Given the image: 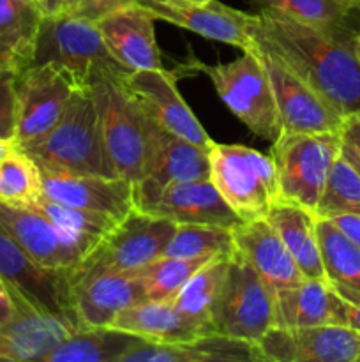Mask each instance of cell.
Returning a JSON list of instances; mask_svg holds the SVG:
<instances>
[{
  "mask_svg": "<svg viewBox=\"0 0 360 362\" xmlns=\"http://www.w3.org/2000/svg\"><path fill=\"white\" fill-rule=\"evenodd\" d=\"M256 48L284 64L342 120L360 113V59L352 45L272 13L254 14Z\"/></svg>",
  "mask_w": 360,
  "mask_h": 362,
  "instance_id": "obj_1",
  "label": "cell"
},
{
  "mask_svg": "<svg viewBox=\"0 0 360 362\" xmlns=\"http://www.w3.org/2000/svg\"><path fill=\"white\" fill-rule=\"evenodd\" d=\"M23 148L39 168L119 177L104 140L90 87L76 88L56 126Z\"/></svg>",
  "mask_w": 360,
  "mask_h": 362,
  "instance_id": "obj_2",
  "label": "cell"
},
{
  "mask_svg": "<svg viewBox=\"0 0 360 362\" xmlns=\"http://www.w3.org/2000/svg\"><path fill=\"white\" fill-rule=\"evenodd\" d=\"M126 73V69L99 71L88 87L116 175L136 184L147 170L150 119L124 83Z\"/></svg>",
  "mask_w": 360,
  "mask_h": 362,
  "instance_id": "obj_3",
  "label": "cell"
},
{
  "mask_svg": "<svg viewBox=\"0 0 360 362\" xmlns=\"http://www.w3.org/2000/svg\"><path fill=\"white\" fill-rule=\"evenodd\" d=\"M341 131L279 134L270 148L279 202L300 205L316 214L328 173L341 154Z\"/></svg>",
  "mask_w": 360,
  "mask_h": 362,
  "instance_id": "obj_4",
  "label": "cell"
},
{
  "mask_svg": "<svg viewBox=\"0 0 360 362\" xmlns=\"http://www.w3.org/2000/svg\"><path fill=\"white\" fill-rule=\"evenodd\" d=\"M208 163V179L242 221L265 218L279 202L277 177L270 156L246 145L212 141Z\"/></svg>",
  "mask_w": 360,
  "mask_h": 362,
  "instance_id": "obj_5",
  "label": "cell"
},
{
  "mask_svg": "<svg viewBox=\"0 0 360 362\" xmlns=\"http://www.w3.org/2000/svg\"><path fill=\"white\" fill-rule=\"evenodd\" d=\"M53 66L76 87H88L99 71L122 69L109 55L94 21L56 13L42 18L30 66Z\"/></svg>",
  "mask_w": 360,
  "mask_h": 362,
  "instance_id": "obj_6",
  "label": "cell"
},
{
  "mask_svg": "<svg viewBox=\"0 0 360 362\" xmlns=\"http://www.w3.org/2000/svg\"><path fill=\"white\" fill-rule=\"evenodd\" d=\"M196 64V69L212 81L221 101L251 133L268 141L281 134L274 92L258 48L244 52L228 64Z\"/></svg>",
  "mask_w": 360,
  "mask_h": 362,
  "instance_id": "obj_7",
  "label": "cell"
},
{
  "mask_svg": "<svg viewBox=\"0 0 360 362\" xmlns=\"http://www.w3.org/2000/svg\"><path fill=\"white\" fill-rule=\"evenodd\" d=\"M176 230L172 219L133 209L71 269V279L94 272H136L164 255Z\"/></svg>",
  "mask_w": 360,
  "mask_h": 362,
  "instance_id": "obj_8",
  "label": "cell"
},
{
  "mask_svg": "<svg viewBox=\"0 0 360 362\" xmlns=\"http://www.w3.org/2000/svg\"><path fill=\"white\" fill-rule=\"evenodd\" d=\"M274 299L275 290L235 250L212 308L214 332L258 343L268 329L274 327Z\"/></svg>",
  "mask_w": 360,
  "mask_h": 362,
  "instance_id": "obj_9",
  "label": "cell"
},
{
  "mask_svg": "<svg viewBox=\"0 0 360 362\" xmlns=\"http://www.w3.org/2000/svg\"><path fill=\"white\" fill-rule=\"evenodd\" d=\"M0 278L35 310L67 317L81 327L73 304L71 269L41 267L0 225Z\"/></svg>",
  "mask_w": 360,
  "mask_h": 362,
  "instance_id": "obj_10",
  "label": "cell"
},
{
  "mask_svg": "<svg viewBox=\"0 0 360 362\" xmlns=\"http://www.w3.org/2000/svg\"><path fill=\"white\" fill-rule=\"evenodd\" d=\"M76 85L53 66H28L16 74V147L34 144L64 115Z\"/></svg>",
  "mask_w": 360,
  "mask_h": 362,
  "instance_id": "obj_11",
  "label": "cell"
},
{
  "mask_svg": "<svg viewBox=\"0 0 360 362\" xmlns=\"http://www.w3.org/2000/svg\"><path fill=\"white\" fill-rule=\"evenodd\" d=\"M0 225L14 237L35 264L46 269H73L97 243L71 233L28 205L0 202Z\"/></svg>",
  "mask_w": 360,
  "mask_h": 362,
  "instance_id": "obj_12",
  "label": "cell"
},
{
  "mask_svg": "<svg viewBox=\"0 0 360 362\" xmlns=\"http://www.w3.org/2000/svg\"><path fill=\"white\" fill-rule=\"evenodd\" d=\"M256 345L272 362H360V332L337 324L270 327Z\"/></svg>",
  "mask_w": 360,
  "mask_h": 362,
  "instance_id": "obj_13",
  "label": "cell"
},
{
  "mask_svg": "<svg viewBox=\"0 0 360 362\" xmlns=\"http://www.w3.org/2000/svg\"><path fill=\"white\" fill-rule=\"evenodd\" d=\"M154 13L157 20L194 32L205 39L226 42L242 52L256 49L251 25L254 14L242 13L219 0H136Z\"/></svg>",
  "mask_w": 360,
  "mask_h": 362,
  "instance_id": "obj_14",
  "label": "cell"
},
{
  "mask_svg": "<svg viewBox=\"0 0 360 362\" xmlns=\"http://www.w3.org/2000/svg\"><path fill=\"white\" fill-rule=\"evenodd\" d=\"M150 119V117H148ZM210 177L208 151L169 133L150 119L148 158L145 177L134 186V205L173 182H187Z\"/></svg>",
  "mask_w": 360,
  "mask_h": 362,
  "instance_id": "obj_15",
  "label": "cell"
},
{
  "mask_svg": "<svg viewBox=\"0 0 360 362\" xmlns=\"http://www.w3.org/2000/svg\"><path fill=\"white\" fill-rule=\"evenodd\" d=\"M124 83L155 124L207 151L210 148L214 140L180 95L175 73H169L164 67L134 71L124 74Z\"/></svg>",
  "mask_w": 360,
  "mask_h": 362,
  "instance_id": "obj_16",
  "label": "cell"
},
{
  "mask_svg": "<svg viewBox=\"0 0 360 362\" xmlns=\"http://www.w3.org/2000/svg\"><path fill=\"white\" fill-rule=\"evenodd\" d=\"M267 69L277 106L281 133H330L341 131L344 120L332 112L295 73L258 48Z\"/></svg>",
  "mask_w": 360,
  "mask_h": 362,
  "instance_id": "obj_17",
  "label": "cell"
},
{
  "mask_svg": "<svg viewBox=\"0 0 360 362\" xmlns=\"http://www.w3.org/2000/svg\"><path fill=\"white\" fill-rule=\"evenodd\" d=\"M42 197L64 205L87 209L120 221L134 205V186L122 177L87 175L41 168Z\"/></svg>",
  "mask_w": 360,
  "mask_h": 362,
  "instance_id": "obj_18",
  "label": "cell"
},
{
  "mask_svg": "<svg viewBox=\"0 0 360 362\" xmlns=\"http://www.w3.org/2000/svg\"><path fill=\"white\" fill-rule=\"evenodd\" d=\"M136 209L172 219L176 225H214L233 228L242 219L226 204L210 179L173 182L152 197L138 202Z\"/></svg>",
  "mask_w": 360,
  "mask_h": 362,
  "instance_id": "obj_19",
  "label": "cell"
},
{
  "mask_svg": "<svg viewBox=\"0 0 360 362\" xmlns=\"http://www.w3.org/2000/svg\"><path fill=\"white\" fill-rule=\"evenodd\" d=\"M155 20L152 11L134 2L106 14L95 25L115 62L127 73H134L162 69L161 49L155 41Z\"/></svg>",
  "mask_w": 360,
  "mask_h": 362,
  "instance_id": "obj_20",
  "label": "cell"
},
{
  "mask_svg": "<svg viewBox=\"0 0 360 362\" xmlns=\"http://www.w3.org/2000/svg\"><path fill=\"white\" fill-rule=\"evenodd\" d=\"M13 297L16 315L0 327V361L44 362L55 346L80 329L67 317L35 310L16 293Z\"/></svg>",
  "mask_w": 360,
  "mask_h": 362,
  "instance_id": "obj_21",
  "label": "cell"
},
{
  "mask_svg": "<svg viewBox=\"0 0 360 362\" xmlns=\"http://www.w3.org/2000/svg\"><path fill=\"white\" fill-rule=\"evenodd\" d=\"M73 304L81 327H106L116 315L145 300L136 272H94L71 279Z\"/></svg>",
  "mask_w": 360,
  "mask_h": 362,
  "instance_id": "obj_22",
  "label": "cell"
},
{
  "mask_svg": "<svg viewBox=\"0 0 360 362\" xmlns=\"http://www.w3.org/2000/svg\"><path fill=\"white\" fill-rule=\"evenodd\" d=\"M232 233L236 253L242 255L274 290L295 286L306 279L281 237L265 218L239 223Z\"/></svg>",
  "mask_w": 360,
  "mask_h": 362,
  "instance_id": "obj_23",
  "label": "cell"
},
{
  "mask_svg": "<svg viewBox=\"0 0 360 362\" xmlns=\"http://www.w3.org/2000/svg\"><path fill=\"white\" fill-rule=\"evenodd\" d=\"M265 361L256 343L212 332L184 343H141L120 362H256Z\"/></svg>",
  "mask_w": 360,
  "mask_h": 362,
  "instance_id": "obj_24",
  "label": "cell"
},
{
  "mask_svg": "<svg viewBox=\"0 0 360 362\" xmlns=\"http://www.w3.org/2000/svg\"><path fill=\"white\" fill-rule=\"evenodd\" d=\"M109 327L138 336L147 343H184L212 334L196 322L184 317L169 300H141L126 308Z\"/></svg>",
  "mask_w": 360,
  "mask_h": 362,
  "instance_id": "obj_25",
  "label": "cell"
},
{
  "mask_svg": "<svg viewBox=\"0 0 360 362\" xmlns=\"http://www.w3.org/2000/svg\"><path fill=\"white\" fill-rule=\"evenodd\" d=\"M306 279L327 281L316 232V214L300 205L277 202L265 216Z\"/></svg>",
  "mask_w": 360,
  "mask_h": 362,
  "instance_id": "obj_26",
  "label": "cell"
},
{
  "mask_svg": "<svg viewBox=\"0 0 360 362\" xmlns=\"http://www.w3.org/2000/svg\"><path fill=\"white\" fill-rule=\"evenodd\" d=\"M42 18L34 0H0V67L21 73L30 66Z\"/></svg>",
  "mask_w": 360,
  "mask_h": 362,
  "instance_id": "obj_27",
  "label": "cell"
},
{
  "mask_svg": "<svg viewBox=\"0 0 360 362\" xmlns=\"http://www.w3.org/2000/svg\"><path fill=\"white\" fill-rule=\"evenodd\" d=\"M261 13L279 14L293 21L313 27L346 45H355L356 30L352 9L341 0H251Z\"/></svg>",
  "mask_w": 360,
  "mask_h": 362,
  "instance_id": "obj_28",
  "label": "cell"
},
{
  "mask_svg": "<svg viewBox=\"0 0 360 362\" xmlns=\"http://www.w3.org/2000/svg\"><path fill=\"white\" fill-rule=\"evenodd\" d=\"M334 324V290L321 279H304L275 290L274 327H311Z\"/></svg>",
  "mask_w": 360,
  "mask_h": 362,
  "instance_id": "obj_29",
  "label": "cell"
},
{
  "mask_svg": "<svg viewBox=\"0 0 360 362\" xmlns=\"http://www.w3.org/2000/svg\"><path fill=\"white\" fill-rule=\"evenodd\" d=\"M145 343L138 336L106 327L76 329L44 357V362H120L134 346Z\"/></svg>",
  "mask_w": 360,
  "mask_h": 362,
  "instance_id": "obj_30",
  "label": "cell"
},
{
  "mask_svg": "<svg viewBox=\"0 0 360 362\" xmlns=\"http://www.w3.org/2000/svg\"><path fill=\"white\" fill-rule=\"evenodd\" d=\"M232 255H219V257L208 260L203 267L198 269L191 276L189 281L172 299L173 306L184 317L200 324L208 332H214L210 322L212 308H214L219 292L222 288V283H224Z\"/></svg>",
  "mask_w": 360,
  "mask_h": 362,
  "instance_id": "obj_31",
  "label": "cell"
},
{
  "mask_svg": "<svg viewBox=\"0 0 360 362\" xmlns=\"http://www.w3.org/2000/svg\"><path fill=\"white\" fill-rule=\"evenodd\" d=\"M316 232L327 281L360 292V246L327 218H318Z\"/></svg>",
  "mask_w": 360,
  "mask_h": 362,
  "instance_id": "obj_32",
  "label": "cell"
},
{
  "mask_svg": "<svg viewBox=\"0 0 360 362\" xmlns=\"http://www.w3.org/2000/svg\"><path fill=\"white\" fill-rule=\"evenodd\" d=\"M41 193V168L23 148L14 145L0 158V202L28 205Z\"/></svg>",
  "mask_w": 360,
  "mask_h": 362,
  "instance_id": "obj_33",
  "label": "cell"
},
{
  "mask_svg": "<svg viewBox=\"0 0 360 362\" xmlns=\"http://www.w3.org/2000/svg\"><path fill=\"white\" fill-rule=\"evenodd\" d=\"M235 253V240L232 228L214 225H176L172 240L162 257L207 258L217 255Z\"/></svg>",
  "mask_w": 360,
  "mask_h": 362,
  "instance_id": "obj_34",
  "label": "cell"
},
{
  "mask_svg": "<svg viewBox=\"0 0 360 362\" xmlns=\"http://www.w3.org/2000/svg\"><path fill=\"white\" fill-rule=\"evenodd\" d=\"M219 257V255H217ZM207 258H176V257H161L152 264L145 265L143 269L136 271L143 283L145 300H169L180 292L184 285L191 279V276L203 267Z\"/></svg>",
  "mask_w": 360,
  "mask_h": 362,
  "instance_id": "obj_35",
  "label": "cell"
},
{
  "mask_svg": "<svg viewBox=\"0 0 360 362\" xmlns=\"http://www.w3.org/2000/svg\"><path fill=\"white\" fill-rule=\"evenodd\" d=\"M335 214L360 216V173L342 152L328 173L316 218H330Z\"/></svg>",
  "mask_w": 360,
  "mask_h": 362,
  "instance_id": "obj_36",
  "label": "cell"
},
{
  "mask_svg": "<svg viewBox=\"0 0 360 362\" xmlns=\"http://www.w3.org/2000/svg\"><path fill=\"white\" fill-rule=\"evenodd\" d=\"M28 207L37 211L49 221L55 223L60 228L67 230L71 233L90 239L94 243H99L113 226L116 225V219L109 218V216L99 214V212L87 211V209L73 207V205H64L59 202H53L46 197L35 198Z\"/></svg>",
  "mask_w": 360,
  "mask_h": 362,
  "instance_id": "obj_37",
  "label": "cell"
},
{
  "mask_svg": "<svg viewBox=\"0 0 360 362\" xmlns=\"http://www.w3.org/2000/svg\"><path fill=\"white\" fill-rule=\"evenodd\" d=\"M16 74L0 67V140L7 141L16 133Z\"/></svg>",
  "mask_w": 360,
  "mask_h": 362,
  "instance_id": "obj_38",
  "label": "cell"
},
{
  "mask_svg": "<svg viewBox=\"0 0 360 362\" xmlns=\"http://www.w3.org/2000/svg\"><path fill=\"white\" fill-rule=\"evenodd\" d=\"M334 290V324L360 332V292L339 283H330Z\"/></svg>",
  "mask_w": 360,
  "mask_h": 362,
  "instance_id": "obj_39",
  "label": "cell"
},
{
  "mask_svg": "<svg viewBox=\"0 0 360 362\" xmlns=\"http://www.w3.org/2000/svg\"><path fill=\"white\" fill-rule=\"evenodd\" d=\"M136 0H64V13L73 16L85 18V20L97 21L106 14L134 4Z\"/></svg>",
  "mask_w": 360,
  "mask_h": 362,
  "instance_id": "obj_40",
  "label": "cell"
},
{
  "mask_svg": "<svg viewBox=\"0 0 360 362\" xmlns=\"http://www.w3.org/2000/svg\"><path fill=\"white\" fill-rule=\"evenodd\" d=\"M334 223L348 239H352L356 246H360V216L356 214H335L327 218Z\"/></svg>",
  "mask_w": 360,
  "mask_h": 362,
  "instance_id": "obj_41",
  "label": "cell"
},
{
  "mask_svg": "<svg viewBox=\"0 0 360 362\" xmlns=\"http://www.w3.org/2000/svg\"><path fill=\"white\" fill-rule=\"evenodd\" d=\"M16 315V303L7 283L0 278V327Z\"/></svg>",
  "mask_w": 360,
  "mask_h": 362,
  "instance_id": "obj_42",
  "label": "cell"
},
{
  "mask_svg": "<svg viewBox=\"0 0 360 362\" xmlns=\"http://www.w3.org/2000/svg\"><path fill=\"white\" fill-rule=\"evenodd\" d=\"M341 138L344 144L352 145L360 152V113L346 119L341 127Z\"/></svg>",
  "mask_w": 360,
  "mask_h": 362,
  "instance_id": "obj_43",
  "label": "cell"
},
{
  "mask_svg": "<svg viewBox=\"0 0 360 362\" xmlns=\"http://www.w3.org/2000/svg\"><path fill=\"white\" fill-rule=\"evenodd\" d=\"M35 6L42 11L44 16H49V14L62 13L64 9V0H34Z\"/></svg>",
  "mask_w": 360,
  "mask_h": 362,
  "instance_id": "obj_44",
  "label": "cell"
},
{
  "mask_svg": "<svg viewBox=\"0 0 360 362\" xmlns=\"http://www.w3.org/2000/svg\"><path fill=\"white\" fill-rule=\"evenodd\" d=\"M341 152H342V156H344V158L348 159V161L352 163L353 166H355V168H356V172L360 173V152L356 151L355 147H352V145L344 144V141H342Z\"/></svg>",
  "mask_w": 360,
  "mask_h": 362,
  "instance_id": "obj_45",
  "label": "cell"
},
{
  "mask_svg": "<svg viewBox=\"0 0 360 362\" xmlns=\"http://www.w3.org/2000/svg\"><path fill=\"white\" fill-rule=\"evenodd\" d=\"M13 147H14V141L0 140V158H2V156L6 154V152H9Z\"/></svg>",
  "mask_w": 360,
  "mask_h": 362,
  "instance_id": "obj_46",
  "label": "cell"
},
{
  "mask_svg": "<svg viewBox=\"0 0 360 362\" xmlns=\"http://www.w3.org/2000/svg\"><path fill=\"white\" fill-rule=\"evenodd\" d=\"M341 2H344L346 6L352 7V9H355V11H359L360 13V0H341Z\"/></svg>",
  "mask_w": 360,
  "mask_h": 362,
  "instance_id": "obj_47",
  "label": "cell"
},
{
  "mask_svg": "<svg viewBox=\"0 0 360 362\" xmlns=\"http://www.w3.org/2000/svg\"><path fill=\"white\" fill-rule=\"evenodd\" d=\"M353 49H355L356 57H359V59H360V34L356 35V39H355V45H353Z\"/></svg>",
  "mask_w": 360,
  "mask_h": 362,
  "instance_id": "obj_48",
  "label": "cell"
},
{
  "mask_svg": "<svg viewBox=\"0 0 360 362\" xmlns=\"http://www.w3.org/2000/svg\"><path fill=\"white\" fill-rule=\"evenodd\" d=\"M194 2H205V0H194Z\"/></svg>",
  "mask_w": 360,
  "mask_h": 362,
  "instance_id": "obj_49",
  "label": "cell"
}]
</instances>
